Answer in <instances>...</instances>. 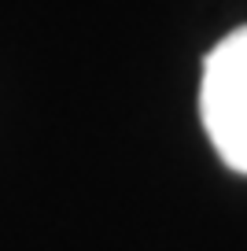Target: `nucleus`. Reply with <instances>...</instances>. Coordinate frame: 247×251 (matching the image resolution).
<instances>
[{
    "mask_svg": "<svg viewBox=\"0 0 247 251\" xmlns=\"http://www.w3.org/2000/svg\"><path fill=\"white\" fill-rule=\"evenodd\" d=\"M199 115L222 163L247 174V26L232 30L207 55Z\"/></svg>",
    "mask_w": 247,
    "mask_h": 251,
    "instance_id": "obj_1",
    "label": "nucleus"
}]
</instances>
